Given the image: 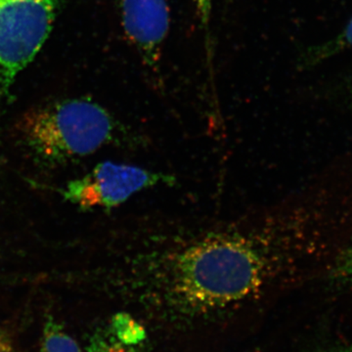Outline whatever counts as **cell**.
I'll use <instances>...</instances> for the list:
<instances>
[{"instance_id": "6da1fadb", "label": "cell", "mask_w": 352, "mask_h": 352, "mask_svg": "<svg viewBox=\"0 0 352 352\" xmlns=\"http://www.w3.org/2000/svg\"><path fill=\"white\" fill-rule=\"evenodd\" d=\"M320 204L291 197L221 219L149 214L124 241V284L171 327L217 320L289 283L323 247Z\"/></svg>"}, {"instance_id": "7a4b0ae2", "label": "cell", "mask_w": 352, "mask_h": 352, "mask_svg": "<svg viewBox=\"0 0 352 352\" xmlns=\"http://www.w3.org/2000/svg\"><path fill=\"white\" fill-rule=\"evenodd\" d=\"M16 126L18 141L34 162L55 168L105 146L145 143L107 109L87 99L51 102L25 112Z\"/></svg>"}, {"instance_id": "3957f363", "label": "cell", "mask_w": 352, "mask_h": 352, "mask_svg": "<svg viewBox=\"0 0 352 352\" xmlns=\"http://www.w3.org/2000/svg\"><path fill=\"white\" fill-rule=\"evenodd\" d=\"M60 0H0V122L16 78L50 36Z\"/></svg>"}, {"instance_id": "277c9868", "label": "cell", "mask_w": 352, "mask_h": 352, "mask_svg": "<svg viewBox=\"0 0 352 352\" xmlns=\"http://www.w3.org/2000/svg\"><path fill=\"white\" fill-rule=\"evenodd\" d=\"M175 182V176L163 171L108 161L68 182L62 196L82 210H112L140 192L159 186L171 187Z\"/></svg>"}, {"instance_id": "5b68a950", "label": "cell", "mask_w": 352, "mask_h": 352, "mask_svg": "<svg viewBox=\"0 0 352 352\" xmlns=\"http://www.w3.org/2000/svg\"><path fill=\"white\" fill-rule=\"evenodd\" d=\"M124 34L138 50L143 63L159 72L164 41L170 25L168 0H122Z\"/></svg>"}, {"instance_id": "8992f818", "label": "cell", "mask_w": 352, "mask_h": 352, "mask_svg": "<svg viewBox=\"0 0 352 352\" xmlns=\"http://www.w3.org/2000/svg\"><path fill=\"white\" fill-rule=\"evenodd\" d=\"M349 50H352V18L335 38L309 48L302 55V64L305 67L315 66Z\"/></svg>"}, {"instance_id": "52a82bcc", "label": "cell", "mask_w": 352, "mask_h": 352, "mask_svg": "<svg viewBox=\"0 0 352 352\" xmlns=\"http://www.w3.org/2000/svg\"><path fill=\"white\" fill-rule=\"evenodd\" d=\"M87 352H146L145 342L131 344L120 339L112 325L97 331L90 339Z\"/></svg>"}, {"instance_id": "ba28073f", "label": "cell", "mask_w": 352, "mask_h": 352, "mask_svg": "<svg viewBox=\"0 0 352 352\" xmlns=\"http://www.w3.org/2000/svg\"><path fill=\"white\" fill-rule=\"evenodd\" d=\"M39 352H82L75 340L56 322L50 320L44 327Z\"/></svg>"}, {"instance_id": "9c48e42d", "label": "cell", "mask_w": 352, "mask_h": 352, "mask_svg": "<svg viewBox=\"0 0 352 352\" xmlns=\"http://www.w3.org/2000/svg\"><path fill=\"white\" fill-rule=\"evenodd\" d=\"M330 277L338 286L352 292V239L333 259L330 267Z\"/></svg>"}, {"instance_id": "30bf717a", "label": "cell", "mask_w": 352, "mask_h": 352, "mask_svg": "<svg viewBox=\"0 0 352 352\" xmlns=\"http://www.w3.org/2000/svg\"><path fill=\"white\" fill-rule=\"evenodd\" d=\"M195 4L197 16L201 21V25L208 31L210 24V14H212V0H193Z\"/></svg>"}, {"instance_id": "8fae6325", "label": "cell", "mask_w": 352, "mask_h": 352, "mask_svg": "<svg viewBox=\"0 0 352 352\" xmlns=\"http://www.w3.org/2000/svg\"><path fill=\"white\" fill-rule=\"evenodd\" d=\"M311 352H352V344H330L318 347Z\"/></svg>"}, {"instance_id": "7c38bea8", "label": "cell", "mask_w": 352, "mask_h": 352, "mask_svg": "<svg viewBox=\"0 0 352 352\" xmlns=\"http://www.w3.org/2000/svg\"><path fill=\"white\" fill-rule=\"evenodd\" d=\"M351 96H352V94H351Z\"/></svg>"}]
</instances>
